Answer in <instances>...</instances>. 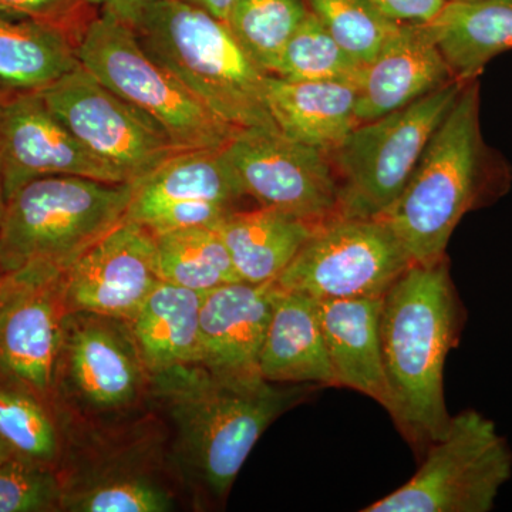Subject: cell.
Listing matches in <instances>:
<instances>
[{
    "mask_svg": "<svg viewBox=\"0 0 512 512\" xmlns=\"http://www.w3.org/2000/svg\"><path fill=\"white\" fill-rule=\"evenodd\" d=\"M512 476V451L476 410L451 416L417 473L365 512H488Z\"/></svg>",
    "mask_w": 512,
    "mask_h": 512,
    "instance_id": "9c48e42d",
    "label": "cell"
},
{
    "mask_svg": "<svg viewBox=\"0 0 512 512\" xmlns=\"http://www.w3.org/2000/svg\"><path fill=\"white\" fill-rule=\"evenodd\" d=\"M272 285L238 281L202 293L201 365L232 379L262 377L259 357L271 319Z\"/></svg>",
    "mask_w": 512,
    "mask_h": 512,
    "instance_id": "ac0fdd59",
    "label": "cell"
},
{
    "mask_svg": "<svg viewBox=\"0 0 512 512\" xmlns=\"http://www.w3.org/2000/svg\"><path fill=\"white\" fill-rule=\"evenodd\" d=\"M6 197L5 188H3L2 168H0V221H2L3 212H5Z\"/></svg>",
    "mask_w": 512,
    "mask_h": 512,
    "instance_id": "8d00e7d4",
    "label": "cell"
},
{
    "mask_svg": "<svg viewBox=\"0 0 512 512\" xmlns=\"http://www.w3.org/2000/svg\"><path fill=\"white\" fill-rule=\"evenodd\" d=\"M40 96L73 136L126 183L143 180L183 153L157 121L121 99L82 64Z\"/></svg>",
    "mask_w": 512,
    "mask_h": 512,
    "instance_id": "7c38bea8",
    "label": "cell"
},
{
    "mask_svg": "<svg viewBox=\"0 0 512 512\" xmlns=\"http://www.w3.org/2000/svg\"><path fill=\"white\" fill-rule=\"evenodd\" d=\"M150 373L130 322L69 312L57 356L53 406L79 416H116L148 404Z\"/></svg>",
    "mask_w": 512,
    "mask_h": 512,
    "instance_id": "30bf717a",
    "label": "cell"
},
{
    "mask_svg": "<svg viewBox=\"0 0 512 512\" xmlns=\"http://www.w3.org/2000/svg\"><path fill=\"white\" fill-rule=\"evenodd\" d=\"M427 26L454 79L473 82L512 50V0L446 2Z\"/></svg>",
    "mask_w": 512,
    "mask_h": 512,
    "instance_id": "d4e9b609",
    "label": "cell"
},
{
    "mask_svg": "<svg viewBox=\"0 0 512 512\" xmlns=\"http://www.w3.org/2000/svg\"><path fill=\"white\" fill-rule=\"evenodd\" d=\"M265 101L286 137L332 153L359 126L352 82H299L268 74Z\"/></svg>",
    "mask_w": 512,
    "mask_h": 512,
    "instance_id": "603a6c76",
    "label": "cell"
},
{
    "mask_svg": "<svg viewBox=\"0 0 512 512\" xmlns=\"http://www.w3.org/2000/svg\"><path fill=\"white\" fill-rule=\"evenodd\" d=\"M0 512H62L56 468L13 456L0 464Z\"/></svg>",
    "mask_w": 512,
    "mask_h": 512,
    "instance_id": "1f68e13d",
    "label": "cell"
},
{
    "mask_svg": "<svg viewBox=\"0 0 512 512\" xmlns=\"http://www.w3.org/2000/svg\"><path fill=\"white\" fill-rule=\"evenodd\" d=\"M158 276L167 284L198 293L238 282L231 256L212 227H190L154 234Z\"/></svg>",
    "mask_w": 512,
    "mask_h": 512,
    "instance_id": "4316f807",
    "label": "cell"
},
{
    "mask_svg": "<svg viewBox=\"0 0 512 512\" xmlns=\"http://www.w3.org/2000/svg\"><path fill=\"white\" fill-rule=\"evenodd\" d=\"M224 154L259 207L316 225L338 217V178L325 151L279 130L254 127L238 131Z\"/></svg>",
    "mask_w": 512,
    "mask_h": 512,
    "instance_id": "4fadbf2b",
    "label": "cell"
},
{
    "mask_svg": "<svg viewBox=\"0 0 512 512\" xmlns=\"http://www.w3.org/2000/svg\"><path fill=\"white\" fill-rule=\"evenodd\" d=\"M464 86L453 80L403 109L359 124L329 153L338 178L339 218L379 220L389 211Z\"/></svg>",
    "mask_w": 512,
    "mask_h": 512,
    "instance_id": "ba28073f",
    "label": "cell"
},
{
    "mask_svg": "<svg viewBox=\"0 0 512 512\" xmlns=\"http://www.w3.org/2000/svg\"><path fill=\"white\" fill-rule=\"evenodd\" d=\"M55 407L62 433L56 471L62 512H168L184 494L163 417L150 406L116 416Z\"/></svg>",
    "mask_w": 512,
    "mask_h": 512,
    "instance_id": "3957f363",
    "label": "cell"
},
{
    "mask_svg": "<svg viewBox=\"0 0 512 512\" xmlns=\"http://www.w3.org/2000/svg\"><path fill=\"white\" fill-rule=\"evenodd\" d=\"M3 275H5V272L2 271V266H0V282H2Z\"/></svg>",
    "mask_w": 512,
    "mask_h": 512,
    "instance_id": "f35d334b",
    "label": "cell"
},
{
    "mask_svg": "<svg viewBox=\"0 0 512 512\" xmlns=\"http://www.w3.org/2000/svg\"><path fill=\"white\" fill-rule=\"evenodd\" d=\"M202 293L158 282L130 322L148 373L200 363Z\"/></svg>",
    "mask_w": 512,
    "mask_h": 512,
    "instance_id": "484cf974",
    "label": "cell"
},
{
    "mask_svg": "<svg viewBox=\"0 0 512 512\" xmlns=\"http://www.w3.org/2000/svg\"><path fill=\"white\" fill-rule=\"evenodd\" d=\"M69 308L64 271L30 264L0 282V375L53 404V383Z\"/></svg>",
    "mask_w": 512,
    "mask_h": 512,
    "instance_id": "5bb4252c",
    "label": "cell"
},
{
    "mask_svg": "<svg viewBox=\"0 0 512 512\" xmlns=\"http://www.w3.org/2000/svg\"><path fill=\"white\" fill-rule=\"evenodd\" d=\"M446 2H456V0H446ZM458 2H471V0H458Z\"/></svg>",
    "mask_w": 512,
    "mask_h": 512,
    "instance_id": "ab89813d",
    "label": "cell"
},
{
    "mask_svg": "<svg viewBox=\"0 0 512 512\" xmlns=\"http://www.w3.org/2000/svg\"><path fill=\"white\" fill-rule=\"evenodd\" d=\"M412 265L386 222L336 217L318 225L275 285L316 301L384 296Z\"/></svg>",
    "mask_w": 512,
    "mask_h": 512,
    "instance_id": "8fae6325",
    "label": "cell"
},
{
    "mask_svg": "<svg viewBox=\"0 0 512 512\" xmlns=\"http://www.w3.org/2000/svg\"><path fill=\"white\" fill-rule=\"evenodd\" d=\"M214 228L228 249L239 281L268 285L278 281L318 225L259 207L232 211Z\"/></svg>",
    "mask_w": 512,
    "mask_h": 512,
    "instance_id": "cb8c5ba5",
    "label": "cell"
},
{
    "mask_svg": "<svg viewBox=\"0 0 512 512\" xmlns=\"http://www.w3.org/2000/svg\"><path fill=\"white\" fill-rule=\"evenodd\" d=\"M458 318L446 258L413 264L384 295L380 330L389 413L416 446L429 447L451 419L444 366L457 340Z\"/></svg>",
    "mask_w": 512,
    "mask_h": 512,
    "instance_id": "277c9868",
    "label": "cell"
},
{
    "mask_svg": "<svg viewBox=\"0 0 512 512\" xmlns=\"http://www.w3.org/2000/svg\"><path fill=\"white\" fill-rule=\"evenodd\" d=\"M0 13L53 23L82 35L96 10L90 0H0Z\"/></svg>",
    "mask_w": 512,
    "mask_h": 512,
    "instance_id": "d6a6232c",
    "label": "cell"
},
{
    "mask_svg": "<svg viewBox=\"0 0 512 512\" xmlns=\"http://www.w3.org/2000/svg\"><path fill=\"white\" fill-rule=\"evenodd\" d=\"M160 281L153 232L126 220L64 271L67 308L130 320Z\"/></svg>",
    "mask_w": 512,
    "mask_h": 512,
    "instance_id": "e0dca14e",
    "label": "cell"
},
{
    "mask_svg": "<svg viewBox=\"0 0 512 512\" xmlns=\"http://www.w3.org/2000/svg\"><path fill=\"white\" fill-rule=\"evenodd\" d=\"M384 296L318 301L320 323L335 375V386L349 387L392 409L382 349Z\"/></svg>",
    "mask_w": 512,
    "mask_h": 512,
    "instance_id": "ffe728a7",
    "label": "cell"
},
{
    "mask_svg": "<svg viewBox=\"0 0 512 512\" xmlns=\"http://www.w3.org/2000/svg\"><path fill=\"white\" fill-rule=\"evenodd\" d=\"M427 23H403L357 80L356 119L366 123L403 109L453 82Z\"/></svg>",
    "mask_w": 512,
    "mask_h": 512,
    "instance_id": "d6986e66",
    "label": "cell"
},
{
    "mask_svg": "<svg viewBox=\"0 0 512 512\" xmlns=\"http://www.w3.org/2000/svg\"><path fill=\"white\" fill-rule=\"evenodd\" d=\"M387 15L402 23H429L446 0H373Z\"/></svg>",
    "mask_w": 512,
    "mask_h": 512,
    "instance_id": "836d02e7",
    "label": "cell"
},
{
    "mask_svg": "<svg viewBox=\"0 0 512 512\" xmlns=\"http://www.w3.org/2000/svg\"><path fill=\"white\" fill-rule=\"evenodd\" d=\"M191 5L204 9L205 12L211 13L212 16L227 23L229 12L235 0H184Z\"/></svg>",
    "mask_w": 512,
    "mask_h": 512,
    "instance_id": "d590c367",
    "label": "cell"
},
{
    "mask_svg": "<svg viewBox=\"0 0 512 512\" xmlns=\"http://www.w3.org/2000/svg\"><path fill=\"white\" fill-rule=\"evenodd\" d=\"M512 170L485 143L478 80L460 96L421 154L412 177L383 215L413 264L446 254L454 229L468 212L493 204L510 190Z\"/></svg>",
    "mask_w": 512,
    "mask_h": 512,
    "instance_id": "7a4b0ae2",
    "label": "cell"
},
{
    "mask_svg": "<svg viewBox=\"0 0 512 512\" xmlns=\"http://www.w3.org/2000/svg\"><path fill=\"white\" fill-rule=\"evenodd\" d=\"M156 2L158 0H90V5L97 13H104L134 26L141 15Z\"/></svg>",
    "mask_w": 512,
    "mask_h": 512,
    "instance_id": "e575fe53",
    "label": "cell"
},
{
    "mask_svg": "<svg viewBox=\"0 0 512 512\" xmlns=\"http://www.w3.org/2000/svg\"><path fill=\"white\" fill-rule=\"evenodd\" d=\"M306 5L360 64L372 62L403 25L373 0H306Z\"/></svg>",
    "mask_w": 512,
    "mask_h": 512,
    "instance_id": "4dcf8cb0",
    "label": "cell"
},
{
    "mask_svg": "<svg viewBox=\"0 0 512 512\" xmlns=\"http://www.w3.org/2000/svg\"><path fill=\"white\" fill-rule=\"evenodd\" d=\"M0 441L13 457L55 467L62 433L55 407L26 384L0 375Z\"/></svg>",
    "mask_w": 512,
    "mask_h": 512,
    "instance_id": "83f0119b",
    "label": "cell"
},
{
    "mask_svg": "<svg viewBox=\"0 0 512 512\" xmlns=\"http://www.w3.org/2000/svg\"><path fill=\"white\" fill-rule=\"evenodd\" d=\"M12 457L8 448L3 446L2 441H0V464L5 463L8 458Z\"/></svg>",
    "mask_w": 512,
    "mask_h": 512,
    "instance_id": "74e56055",
    "label": "cell"
},
{
    "mask_svg": "<svg viewBox=\"0 0 512 512\" xmlns=\"http://www.w3.org/2000/svg\"><path fill=\"white\" fill-rule=\"evenodd\" d=\"M245 195L224 148L183 151L134 183L127 220L153 234L212 227L237 210Z\"/></svg>",
    "mask_w": 512,
    "mask_h": 512,
    "instance_id": "9a60e30c",
    "label": "cell"
},
{
    "mask_svg": "<svg viewBox=\"0 0 512 512\" xmlns=\"http://www.w3.org/2000/svg\"><path fill=\"white\" fill-rule=\"evenodd\" d=\"M0 168L6 201L23 185L47 177H83L123 184L46 106L40 94L0 104Z\"/></svg>",
    "mask_w": 512,
    "mask_h": 512,
    "instance_id": "2e32d148",
    "label": "cell"
},
{
    "mask_svg": "<svg viewBox=\"0 0 512 512\" xmlns=\"http://www.w3.org/2000/svg\"><path fill=\"white\" fill-rule=\"evenodd\" d=\"M80 33L0 13V104L42 94L80 66Z\"/></svg>",
    "mask_w": 512,
    "mask_h": 512,
    "instance_id": "7402d4cb",
    "label": "cell"
},
{
    "mask_svg": "<svg viewBox=\"0 0 512 512\" xmlns=\"http://www.w3.org/2000/svg\"><path fill=\"white\" fill-rule=\"evenodd\" d=\"M305 393L215 375L201 363L150 375L148 404L167 426L175 476L195 510L224 503L262 434Z\"/></svg>",
    "mask_w": 512,
    "mask_h": 512,
    "instance_id": "6da1fadb",
    "label": "cell"
},
{
    "mask_svg": "<svg viewBox=\"0 0 512 512\" xmlns=\"http://www.w3.org/2000/svg\"><path fill=\"white\" fill-rule=\"evenodd\" d=\"M309 12L306 0H235L227 25L268 74L278 72L285 47Z\"/></svg>",
    "mask_w": 512,
    "mask_h": 512,
    "instance_id": "f1b7e54d",
    "label": "cell"
},
{
    "mask_svg": "<svg viewBox=\"0 0 512 512\" xmlns=\"http://www.w3.org/2000/svg\"><path fill=\"white\" fill-rule=\"evenodd\" d=\"M148 55L237 130H278L265 101L268 73L227 23L184 0H158L133 26Z\"/></svg>",
    "mask_w": 512,
    "mask_h": 512,
    "instance_id": "5b68a950",
    "label": "cell"
},
{
    "mask_svg": "<svg viewBox=\"0 0 512 512\" xmlns=\"http://www.w3.org/2000/svg\"><path fill=\"white\" fill-rule=\"evenodd\" d=\"M259 373L271 383L335 386L318 301L312 296L272 285V313Z\"/></svg>",
    "mask_w": 512,
    "mask_h": 512,
    "instance_id": "44dd1931",
    "label": "cell"
},
{
    "mask_svg": "<svg viewBox=\"0 0 512 512\" xmlns=\"http://www.w3.org/2000/svg\"><path fill=\"white\" fill-rule=\"evenodd\" d=\"M134 184L83 177H47L23 185L6 201L0 221L5 274L30 264L66 271L127 220Z\"/></svg>",
    "mask_w": 512,
    "mask_h": 512,
    "instance_id": "8992f818",
    "label": "cell"
},
{
    "mask_svg": "<svg viewBox=\"0 0 512 512\" xmlns=\"http://www.w3.org/2000/svg\"><path fill=\"white\" fill-rule=\"evenodd\" d=\"M77 52L87 72L157 121L181 151L224 148L241 131L148 55L127 23L94 13L80 35Z\"/></svg>",
    "mask_w": 512,
    "mask_h": 512,
    "instance_id": "52a82bcc",
    "label": "cell"
},
{
    "mask_svg": "<svg viewBox=\"0 0 512 512\" xmlns=\"http://www.w3.org/2000/svg\"><path fill=\"white\" fill-rule=\"evenodd\" d=\"M363 66L342 49L309 10L286 45L274 76L299 82L357 83Z\"/></svg>",
    "mask_w": 512,
    "mask_h": 512,
    "instance_id": "f546056e",
    "label": "cell"
}]
</instances>
